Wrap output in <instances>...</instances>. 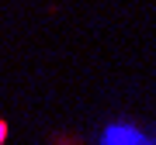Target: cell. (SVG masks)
Listing matches in <instances>:
<instances>
[{"label": "cell", "instance_id": "obj_1", "mask_svg": "<svg viewBox=\"0 0 156 145\" xmlns=\"http://www.w3.org/2000/svg\"><path fill=\"white\" fill-rule=\"evenodd\" d=\"M94 145H156V124H139L132 117H115L97 131Z\"/></svg>", "mask_w": 156, "mask_h": 145}, {"label": "cell", "instance_id": "obj_2", "mask_svg": "<svg viewBox=\"0 0 156 145\" xmlns=\"http://www.w3.org/2000/svg\"><path fill=\"white\" fill-rule=\"evenodd\" d=\"M4 138H7V124L0 121V145H4Z\"/></svg>", "mask_w": 156, "mask_h": 145}]
</instances>
